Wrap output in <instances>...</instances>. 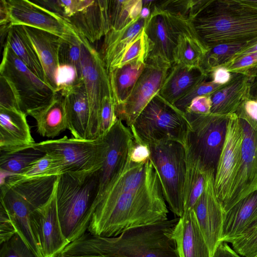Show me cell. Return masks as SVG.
I'll return each mask as SVG.
<instances>
[{"instance_id":"obj_40","label":"cell","mask_w":257,"mask_h":257,"mask_svg":"<svg viewBox=\"0 0 257 257\" xmlns=\"http://www.w3.org/2000/svg\"><path fill=\"white\" fill-rule=\"evenodd\" d=\"M232 248L242 257L257 256V218L240 236L229 241Z\"/></svg>"},{"instance_id":"obj_14","label":"cell","mask_w":257,"mask_h":257,"mask_svg":"<svg viewBox=\"0 0 257 257\" xmlns=\"http://www.w3.org/2000/svg\"><path fill=\"white\" fill-rule=\"evenodd\" d=\"M171 65L159 58H148L131 95L115 106L117 118L130 127L141 111L160 91Z\"/></svg>"},{"instance_id":"obj_24","label":"cell","mask_w":257,"mask_h":257,"mask_svg":"<svg viewBox=\"0 0 257 257\" xmlns=\"http://www.w3.org/2000/svg\"><path fill=\"white\" fill-rule=\"evenodd\" d=\"M58 92L64 98L67 129L72 137L78 140H88L90 112L83 82Z\"/></svg>"},{"instance_id":"obj_46","label":"cell","mask_w":257,"mask_h":257,"mask_svg":"<svg viewBox=\"0 0 257 257\" xmlns=\"http://www.w3.org/2000/svg\"><path fill=\"white\" fill-rule=\"evenodd\" d=\"M235 113L257 130V100L250 97L245 99Z\"/></svg>"},{"instance_id":"obj_31","label":"cell","mask_w":257,"mask_h":257,"mask_svg":"<svg viewBox=\"0 0 257 257\" xmlns=\"http://www.w3.org/2000/svg\"><path fill=\"white\" fill-rule=\"evenodd\" d=\"M185 151L187 171L184 188V212L193 210L203 191L208 170L205 168L199 159L186 149Z\"/></svg>"},{"instance_id":"obj_36","label":"cell","mask_w":257,"mask_h":257,"mask_svg":"<svg viewBox=\"0 0 257 257\" xmlns=\"http://www.w3.org/2000/svg\"><path fill=\"white\" fill-rule=\"evenodd\" d=\"M44 155L33 149L13 152H1V171L10 174V175L20 174Z\"/></svg>"},{"instance_id":"obj_12","label":"cell","mask_w":257,"mask_h":257,"mask_svg":"<svg viewBox=\"0 0 257 257\" xmlns=\"http://www.w3.org/2000/svg\"><path fill=\"white\" fill-rule=\"evenodd\" d=\"M6 6L9 27L27 26L55 35L65 41L79 33L68 20L34 1L3 0Z\"/></svg>"},{"instance_id":"obj_44","label":"cell","mask_w":257,"mask_h":257,"mask_svg":"<svg viewBox=\"0 0 257 257\" xmlns=\"http://www.w3.org/2000/svg\"><path fill=\"white\" fill-rule=\"evenodd\" d=\"M0 257H37L18 234L1 244Z\"/></svg>"},{"instance_id":"obj_58","label":"cell","mask_w":257,"mask_h":257,"mask_svg":"<svg viewBox=\"0 0 257 257\" xmlns=\"http://www.w3.org/2000/svg\"><path fill=\"white\" fill-rule=\"evenodd\" d=\"M256 79L257 80V77L256 78Z\"/></svg>"},{"instance_id":"obj_2","label":"cell","mask_w":257,"mask_h":257,"mask_svg":"<svg viewBox=\"0 0 257 257\" xmlns=\"http://www.w3.org/2000/svg\"><path fill=\"white\" fill-rule=\"evenodd\" d=\"M179 217L128 229L116 236L86 231L71 242L58 257H179L173 232Z\"/></svg>"},{"instance_id":"obj_10","label":"cell","mask_w":257,"mask_h":257,"mask_svg":"<svg viewBox=\"0 0 257 257\" xmlns=\"http://www.w3.org/2000/svg\"><path fill=\"white\" fill-rule=\"evenodd\" d=\"M1 75L15 90L21 110L27 115L46 104L56 93L35 75L5 43L0 66Z\"/></svg>"},{"instance_id":"obj_13","label":"cell","mask_w":257,"mask_h":257,"mask_svg":"<svg viewBox=\"0 0 257 257\" xmlns=\"http://www.w3.org/2000/svg\"><path fill=\"white\" fill-rule=\"evenodd\" d=\"M243 139L244 132L239 118L235 113L230 114L214 178L216 194L223 207L229 198L240 168Z\"/></svg>"},{"instance_id":"obj_18","label":"cell","mask_w":257,"mask_h":257,"mask_svg":"<svg viewBox=\"0 0 257 257\" xmlns=\"http://www.w3.org/2000/svg\"><path fill=\"white\" fill-rule=\"evenodd\" d=\"M244 132L241 164L229 198L224 206L226 211L239 200L257 190L255 183L256 131L239 118Z\"/></svg>"},{"instance_id":"obj_41","label":"cell","mask_w":257,"mask_h":257,"mask_svg":"<svg viewBox=\"0 0 257 257\" xmlns=\"http://www.w3.org/2000/svg\"><path fill=\"white\" fill-rule=\"evenodd\" d=\"M230 72L257 77V52L232 59L225 65Z\"/></svg>"},{"instance_id":"obj_22","label":"cell","mask_w":257,"mask_h":257,"mask_svg":"<svg viewBox=\"0 0 257 257\" xmlns=\"http://www.w3.org/2000/svg\"><path fill=\"white\" fill-rule=\"evenodd\" d=\"M179 257H211L193 210L179 217L173 235Z\"/></svg>"},{"instance_id":"obj_32","label":"cell","mask_w":257,"mask_h":257,"mask_svg":"<svg viewBox=\"0 0 257 257\" xmlns=\"http://www.w3.org/2000/svg\"><path fill=\"white\" fill-rule=\"evenodd\" d=\"M254 41L225 43L211 47L201 59L199 67L209 75L213 69L226 64L236 53Z\"/></svg>"},{"instance_id":"obj_57","label":"cell","mask_w":257,"mask_h":257,"mask_svg":"<svg viewBox=\"0 0 257 257\" xmlns=\"http://www.w3.org/2000/svg\"><path fill=\"white\" fill-rule=\"evenodd\" d=\"M77 257H116V256H77Z\"/></svg>"},{"instance_id":"obj_47","label":"cell","mask_w":257,"mask_h":257,"mask_svg":"<svg viewBox=\"0 0 257 257\" xmlns=\"http://www.w3.org/2000/svg\"><path fill=\"white\" fill-rule=\"evenodd\" d=\"M1 76L0 107L17 108L20 110L17 93L9 81Z\"/></svg>"},{"instance_id":"obj_37","label":"cell","mask_w":257,"mask_h":257,"mask_svg":"<svg viewBox=\"0 0 257 257\" xmlns=\"http://www.w3.org/2000/svg\"><path fill=\"white\" fill-rule=\"evenodd\" d=\"M149 50V42L144 29L125 48L110 70L138 58L146 61Z\"/></svg>"},{"instance_id":"obj_52","label":"cell","mask_w":257,"mask_h":257,"mask_svg":"<svg viewBox=\"0 0 257 257\" xmlns=\"http://www.w3.org/2000/svg\"><path fill=\"white\" fill-rule=\"evenodd\" d=\"M211 257H242L237 253L227 242L220 241L213 252Z\"/></svg>"},{"instance_id":"obj_8","label":"cell","mask_w":257,"mask_h":257,"mask_svg":"<svg viewBox=\"0 0 257 257\" xmlns=\"http://www.w3.org/2000/svg\"><path fill=\"white\" fill-rule=\"evenodd\" d=\"M190 125L184 147L206 170L216 171L230 115L185 112Z\"/></svg>"},{"instance_id":"obj_38","label":"cell","mask_w":257,"mask_h":257,"mask_svg":"<svg viewBox=\"0 0 257 257\" xmlns=\"http://www.w3.org/2000/svg\"><path fill=\"white\" fill-rule=\"evenodd\" d=\"M92 0H42L36 3L59 14L68 20L78 12L88 7Z\"/></svg>"},{"instance_id":"obj_7","label":"cell","mask_w":257,"mask_h":257,"mask_svg":"<svg viewBox=\"0 0 257 257\" xmlns=\"http://www.w3.org/2000/svg\"><path fill=\"white\" fill-rule=\"evenodd\" d=\"M29 149L57 158L63 174L99 170L105 160L108 143L104 137L94 140H78L64 136L35 143Z\"/></svg>"},{"instance_id":"obj_33","label":"cell","mask_w":257,"mask_h":257,"mask_svg":"<svg viewBox=\"0 0 257 257\" xmlns=\"http://www.w3.org/2000/svg\"><path fill=\"white\" fill-rule=\"evenodd\" d=\"M142 8V0L109 1L110 30L119 31L134 22Z\"/></svg>"},{"instance_id":"obj_43","label":"cell","mask_w":257,"mask_h":257,"mask_svg":"<svg viewBox=\"0 0 257 257\" xmlns=\"http://www.w3.org/2000/svg\"><path fill=\"white\" fill-rule=\"evenodd\" d=\"M113 96L105 97L102 100L99 118V138H103L117 119Z\"/></svg>"},{"instance_id":"obj_11","label":"cell","mask_w":257,"mask_h":257,"mask_svg":"<svg viewBox=\"0 0 257 257\" xmlns=\"http://www.w3.org/2000/svg\"><path fill=\"white\" fill-rule=\"evenodd\" d=\"M81 38L82 77L89 103L88 140L99 138V118L101 103L112 96L109 75L101 55L84 36Z\"/></svg>"},{"instance_id":"obj_34","label":"cell","mask_w":257,"mask_h":257,"mask_svg":"<svg viewBox=\"0 0 257 257\" xmlns=\"http://www.w3.org/2000/svg\"><path fill=\"white\" fill-rule=\"evenodd\" d=\"M60 163L55 157L45 154L30 165L22 173L9 175L4 183L11 185L23 181L45 176L61 175Z\"/></svg>"},{"instance_id":"obj_1","label":"cell","mask_w":257,"mask_h":257,"mask_svg":"<svg viewBox=\"0 0 257 257\" xmlns=\"http://www.w3.org/2000/svg\"><path fill=\"white\" fill-rule=\"evenodd\" d=\"M168 213L158 177L142 185L118 175L93 206L87 231L99 236H116L133 227L166 220Z\"/></svg>"},{"instance_id":"obj_27","label":"cell","mask_w":257,"mask_h":257,"mask_svg":"<svg viewBox=\"0 0 257 257\" xmlns=\"http://www.w3.org/2000/svg\"><path fill=\"white\" fill-rule=\"evenodd\" d=\"M37 122V133L53 139L67 129V120L63 96L56 92L49 101L28 114Z\"/></svg>"},{"instance_id":"obj_45","label":"cell","mask_w":257,"mask_h":257,"mask_svg":"<svg viewBox=\"0 0 257 257\" xmlns=\"http://www.w3.org/2000/svg\"><path fill=\"white\" fill-rule=\"evenodd\" d=\"M207 80L197 84L174 105L180 110L185 112L187 108L194 98L200 96L210 95L222 86L215 83L211 80Z\"/></svg>"},{"instance_id":"obj_9","label":"cell","mask_w":257,"mask_h":257,"mask_svg":"<svg viewBox=\"0 0 257 257\" xmlns=\"http://www.w3.org/2000/svg\"><path fill=\"white\" fill-rule=\"evenodd\" d=\"M156 1L144 28L150 44L147 59L159 58L172 66L181 36L195 34L189 18L164 9Z\"/></svg>"},{"instance_id":"obj_50","label":"cell","mask_w":257,"mask_h":257,"mask_svg":"<svg viewBox=\"0 0 257 257\" xmlns=\"http://www.w3.org/2000/svg\"><path fill=\"white\" fill-rule=\"evenodd\" d=\"M134 142L131 149L130 158L132 161L136 163H142L150 159V152L146 144L136 142Z\"/></svg>"},{"instance_id":"obj_20","label":"cell","mask_w":257,"mask_h":257,"mask_svg":"<svg viewBox=\"0 0 257 257\" xmlns=\"http://www.w3.org/2000/svg\"><path fill=\"white\" fill-rule=\"evenodd\" d=\"M36 51L42 66L45 82L56 92L55 76L60 64L61 38L36 28L21 26Z\"/></svg>"},{"instance_id":"obj_54","label":"cell","mask_w":257,"mask_h":257,"mask_svg":"<svg viewBox=\"0 0 257 257\" xmlns=\"http://www.w3.org/2000/svg\"><path fill=\"white\" fill-rule=\"evenodd\" d=\"M239 4L257 12V1L235 0Z\"/></svg>"},{"instance_id":"obj_39","label":"cell","mask_w":257,"mask_h":257,"mask_svg":"<svg viewBox=\"0 0 257 257\" xmlns=\"http://www.w3.org/2000/svg\"><path fill=\"white\" fill-rule=\"evenodd\" d=\"M59 58L60 64L73 66L82 77V54L79 34L70 40L62 41L59 49Z\"/></svg>"},{"instance_id":"obj_6","label":"cell","mask_w":257,"mask_h":257,"mask_svg":"<svg viewBox=\"0 0 257 257\" xmlns=\"http://www.w3.org/2000/svg\"><path fill=\"white\" fill-rule=\"evenodd\" d=\"M170 209L178 217L184 212V188L187 171L184 146L175 141L146 144Z\"/></svg>"},{"instance_id":"obj_48","label":"cell","mask_w":257,"mask_h":257,"mask_svg":"<svg viewBox=\"0 0 257 257\" xmlns=\"http://www.w3.org/2000/svg\"><path fill=\"white\" fill-rule=\"evenodd\" d=\"M17 233L15 226L8 212L0 207V244L7 241Z\"/></svg>"},{"instance_id":"obj_55","label":"cell","mask_w":257,"mask_h":257,"mask_svg":"<svg viewBox=\"0 0 257 257\" xmlns=\"http://www.w3.org/2000/svg\"><path fill=\"white\" fill-rule=\"evenodd\" d=\"M249 97L257 100V80L256 78L252 83Z\"/></svg>"},{"instance_id":"obj_42","label":"cell","mask_w":257,"mask_h":257,"mask_svg":"<svg viewBox=\"0 0 257 257\" xmlns=\"http://www.w3.org/2000/svg\"><path fill=\"white\" fill-rule=\"evenodd\" d=\"M83 82L76 68L67 64H60L56 71V92L70 88Z\"/></svg>"},{"instance_id":"obj_29","label":"cell","mask_w":257,"mask_h":257,"mask_svg":"<svg viewBox=\"0 0 257 257\" xmlns=\"http://www.w3.org/2000/svg\"><path fill=\"white\" fill-rule=\"evenodd\" d=\"M146 61L138 58L108 72L115 106L123 104L128 98L145 69Z\"/></svg>"},{"instance_id":"obj_19","label":"cell","mask_w":257,"mask_h":257,"mask_svg":"<svg viewBox=\"0 0 257 257\" xmlns=\"http://www.w3.org/2000/svg\"><path fill=\"white\" fill-rule=\"evenodd\" d=\"M27 114L17 108L0 107V151L13 152L29 149L35 143Z\"/></svg>"},{"instance_id":"obj_60","label":"cell","mask_w":257,"mask_h":257,"mask_svg":"<svg viewBox=\"0 0 257 257\" xmlns=\"http://www.w3.org/2000/svg\"><path fill=\"white\" fill-rule=\"evenodd\" d=\"M256 257V256H255Z\"/></svg>"},{"instance_id":"obj_5","label":"cell","mask_w":257,"mask_h":257,"mask_svg":"<svg viewBox=\"0 0 257 257\" xmlns=\"http://www.w3.org/2000/svg\"><path fill=\"white\" fill-rule=\"evenodd\" d=\"M129 127L138 143L175 141L184 146L190 125L185 112L158 93Z\"/></svg>"},{"instance_id":"obj_59","label":"cell","mask_w":257,"mask_h":257,"mask_svg":"<svg viewBox=\"0 0 257 257\" xmlns=\"http://www.w3.org/2000/svg\"><path fill=\"white\" fill-rule=\"evenodd\" d=\"M256 257H257V256Z\"/></svg>"},{"instance_id":"obj_56","label":"cell","mask_w":257,"mask_h":257,"mask_svg":"<svg viewBox=\"0 0 257 257\" xmlns=\"http://www.w3.org/2000/svg\"><path fill=\"white\" fill-rule=\"evenodd\" d=\"M256 131L255 183L257 188V130Z\"/></svg>"},{"instance_id":"obj_30","label":"cell","mask_w":257,"mask_h":257,"mask_svg":"<svg viewBox=\"0 0 257 257\" xmlns=\"http://www.w3.org/2000/svg\"><path fill=\"white\" fill-rule=\"evenodd\" d=\"M5 43L35 75L45 82L40 61L21 26L9 27Z\"/></svg>"},{"instance_id":"obj_4","label":"cell","mask_w":257,"mask_h":257,"mask_svg":"<svg viewBox=\"0 0 257 257\" xmlns=\"http://www.w3.org/2000/svg\"><path fill=\"white\" fill-rule=\"evenodd\" d=\"M99 170L58 176V214L63 233L70 243L87 230L89 212L97 194Z\"/></svg>"},{"instance_id":"obj_21","label":"cell","mask_w":257,"mask_h":257,"mask_svg":"<svg viewBox=\"0 0 257 257\" xmlns=\"http://www.w3.org/2000/svg\"><path fill=\"white\" fill-rule=\"evenodd\" d=\"M68 20L79 34L92 44L110 30L109 1L92 0L88 7Z\"/></svg>"},{"instance_id":"obj_15","label":"cell","mask_w":257,"mask_h":257,"mask_svg":"<svg viewBox=\"0 0 257 257\" xmlns=\"http://www.w3.org/2000/svg\"><path fill=\"white\" fill-rule=\"evenodd\" d=\"M57 179L49 199L31 214L33 231L43 257H58L70 243L63 233L58 214Z\"/></svg>"},{"instance_id":"obj_23","label":"cell","mask_w":257,"mask_h":257,"mask_svg":"<svg viewBox=\"0 0 257 257\" xmlns=\"http://www.w3.org/2000/svg\"><path fill=\"white\" fill-rule=\"evenodd\" d=\"M231 73L230 80L210 95L211 113H235L241 103L249 97L251 86L255 78L241 74Z\"/></svg>"},{"instance_id":"obj_51","label":"cell","mask_w":257,"mask_h":257,"mask_svg":"<svg viewBox=\"0 0 257 257\" xmlns=\"http://www.w3.org/2000/svg\"><path fill=\"white\" fill-rule=\"evenodd\" d=\"M231 74L225 67L220 66L213 69L208 75L213 82L222 85L230 80Z\"/></svg>"},{"instance_id":"obj_53","label":"cell","mask_w":257,"mask_h":257,"mask_svg":"<svg viewBox=\"0 0 257 257\" xmlns=\"http://www.w3.org/2000/svg\"><path fill=\"white\" fill-rule=\"evenodd\" d=\"M256 52H257V40L252 42L247 46L242 48L237 53H236L232 58V59Z\"/></svg>"},{"instance_id":"obj_25","label":"cell","mask_w":257,"mask_h":257,"mask_svg":"<svg viewBox=\"0 0 257 257\" xmlns=\"http://www.w3.org/2000/svg\"><path fill=\"white\" fill-rule=\"evenodd\" d=\"M210 78L199 67L174 64L170 69L159 95L173 104L195 86Z\"/></svg>"},{"instance_id":"obj_3","label":"cell","mask_w":257,"mask_h":257,"mask_svg":"<svg viewBox=\"0 0 257 257\" xmlns=\"http://www.w3.org/2000/svg\"><path fill=\"white\" fill-rule=\"evenodd\" d=\"M189 20L208 49L221 43L257 40V12L235 0H194Z\"/></svg>"},{"instance_id":"obj_35","label":"cell","mask_w":257,"mask_h":257,"mask_svg":"<svg viewBox=\"0 0 257 257\" xmlns=\"http://www.w3.org/2000/svg\"><path fill=\"white\" fill-rule=\"evenodd\" d=\"M208 50L196 35L182 34L175 52L174 64L198 67L201 59Z\"/></svg>"},{"instance_id":"obj_49","label":"cell","mask_w":257,"mask_h":257,"mask_svg":"<svg viewBox=\"0 0 257 257\" xmlns=\"http://www.w3.org/2000/svg\"><path fill=\"white\" fill-rule=\"evenodd\" d=\"M211 105L210 95L198 96L192 100L185 112L208 114L211 113Z\"/></svg>"},{"instance_id":"obj_28","label":"cell","mask_w":257,"mask_h":257,"mask_svg":"<svg viewBox=\"0 0 257 257\" xmlns=\"http://www.w3.org/2000/svg\"><path fill=\"white\" fill-rule=\"evenodd\" d=\"M147 20L140 16L123 29L110 30L104 36L99 53L108 73L127 46L145 28Z\"/></svg>"},{"instance_id":"obj_16","label":"cell","mask_w":257,"mask_h":257,"mask_svg":"<svg viewBox=\"0 0 257 257\" xmlns=\"http://www.w3.org/2000/svg\"><path fill=\"white\" fill-rule=\"evenodd\" d=\"M215 174L213 169L207 171L203 191L193 209L211 255L221 241L224 213L215 190Z\"/></svg>"},{"instance_id":"obj_26","label":"cell","mask_w":257,"mask_h":257,"mask_svg":"<svg viewBox=\"0 0 257 257\" xmlns=\"http://www.w3.org/2000/svg\"><path fill=\"white\" fill-rule=\"evenodd\" d=\"M257 218V190L224 211L221 241L228 242L243 234Z\"/></svg>"},{"instance_id":"obj_17","label":"cell","mask_w":257,"mask_h":257,"mask_svg":"<svg viewBox=\"0 0 257 257\" xmlns=\"http://www.w3.org/2000/svg\"><path fill=\"white\" fill-rule=\"evenodd\" d=\"M104 137L108 149L104 162L99 170L97 194L91 209L110 182L125 165L134 142L130 127L118 118Z\"/></svg>"}]
</instances>
